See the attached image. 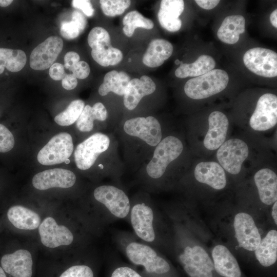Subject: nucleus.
<instances>
[{"label":"nucleus","instance_id":"obj_36","mask_svg":"<svg viewBox=\"0 0 277 277\" xmlns=\"http://www.w3.org/2000/svg\"><path fill=\"white\" fill-rule=\"evenodd\" d=\"M101 7L104 14L108 16H115L123 14L130 5L129 0H101Z\"/></svg>","mask_w":277,"mask_h":277},{"label":"nucleus","instance_id":"obj_49","mask_svg":"<svg viewBox=\"0 0 277 277\" xmlns=\"http://www.w3.org/2000/svg\"><path fill=\"white\" fill-rule=\"evenodd\" d=\"M272 217L274 220L275 224H277V202L276 201L274 203L272 206L271 212Z\"/></svg>","mask_w":277,"mask_h":277},{"label":"nucleus","instance_id":"obj_45","mask_svg":"<svg viewBox=\"0 0 277 277\" xmlns=\"http://www.w3.org/2000/svg\"><path fill=\"white\" fill-rule=\"evenodd\" d=\"M62 85L66 90L73 89L77 85V78L72 74H66L62 79Z\"/></svg>","mask_w":277,"mask_h":277},{"label":"nucleus","instance_id":"obj_14","mask_svg":"<svg viewBox=\"0 0 277 277\" xmlns=\"http://www.w3.org/2000/svg\"><path fill=\"white\" fill-rule=\"evenodd\" d=\"M75 181L76 176L72 171L54 168L36 174L32 179V185L37 189L44 190L54 187L70 188L74 185Z\"/></svg>","mask_w":277,"mask_h":277},{"label":"nucleus","instance_id":"obj_30","mask_svg":"<svg viewBox=\"0 0 277 277\" xmlns=\"http://www.w3.org/2000/svg\"><path fill=\"white\" fill-rule=\"evenodd\" d=\"M107 117L106 108L102 103H96L92 107L87 105L76 121V126L80 131L89 132L92 130L95 120L104 121Z\"/></svg>","mask_w":277,"mask_h":277},{"label":"nucleus","instance_id":"obj_24","mask_svg":"<svg viewBox=\"0 0 277 277\" xmlns=\"http://www.w3.org/2000/svg\"><path fill=\"white\" fill-rule=\"evenodd\" d=\"M173 50L172 45L168 41L154 39L149 43L143 55V63L149 67H159L171 56Z\"/></svg>","mask_w":277,"mask_h":277},{"label":"nucleus","instance_id":"obj_12","mask_svg":"<svg viewBox=\"0 0 277 277\" xmlns=\"http://www.w3.org/2000/svg\"><path fill=\"white\" fill-rule=\"evenodd\" d=\"M63 39L51 36L37 46L31 52L30 66L35 70H44L54 64L63 48Z\"/></svg>","mask_w":277,"mask_h":277},{"label":"nucleus","instance_id":"obj_52","mask_svg":"<svg viewBox=\"0 0 277 277\" xmlns=\"http://www.w3.org/2000/svg\"><path fill=\"white\" fill-rule=\"evenodd\" d=\"M70 160L68 159H67L64 162L66 163V164H69L70 163Z\"/></svg>","mask_w":277,"mask_h":277},{"label":"nucleus","instance_id":"obj_4","mask_svg":"<svg viewBox=\"0 0 277 277\" xmlns=\"http://www.w3.org/2000/svg\"><path fill=\"white\" fill-rule=\"evenodd\" d=\"M73 151L71 135L67 132H61L53 136L39 150L37 159L43 165L61 164L69 159Z\"/></svg>","mask_w":277,"mask_h":277},{"label":"nucleus","instance_id":"obj_29","mask_svg":"<svg viewBox=\"0 0 277 277\" xmlns=\"http://www.w3.org/2000/svg\"><path fill=\"white\" fill-rule=\"evenodd\" d=\"M130 80V76L124 71H110L104 76L103 82L98 88V93L105 96L112 92L118 95H124Z\"/></svg>","mask_w":277,"mask_h":277},{"label":"nucleus","instance_id":"obj_19","mask_svg":"<svg viewBox=\"0 0 277 277\" xmlns=\"http://www.w3.org/2000/svg\"><path fill=\"white\" fill-rule=\"evenodd\" d=\"M155 89L154 82L148 76L131 79L123 95L124 106L129 110L134 109L144 96L152 94Z\"/></svg>","mask_w":277,"mask_h":277},{"label":"nucleus","instance_id":"obj_53","mask_svg":"<svg viewBox=\"0 0 277 277\" xmlns=\"http://www.w3.org/2000/svg\"><path fill=\"white\" fill-rule=\"evenodd\" d=\"M175 63L176 64H179L180 63V62L179 61V60H176L175 61Z\"/></svg>","mask_w":277,"mask_h":277},{"label":"nucleus","instance_id":"obj_23","mask_svg":"<svg viewBox=\"0 0 277 277\" xmlns=\"http://www.w3.org/2000/svg\"><path fill=\"white\" fill-rule=\"evenodd\" d=\"M214 269L224 277H241V271L238 263L225 246H215L212 251Z\"/></svg>","mask_w":277,"mask_h":277},{"label":"nucleus","instance_id":"obj_2","mask_svg":"<svg viewBox=\"0 0 277 277\" xmlns=\"http://www.w3.org/2000/svg\"><path fill=\"white\" fill-rule=\"evenodd\" d=\"M183 150V144L176 137L168 136L161 140L146 166L148 175L153 179L161 177L168 165L181 155Z\"/></svg>","mask_w":277,"mask_h":277},{"label":"nucleus","instance_id":"obj_21","mask_svg":"<svg viewBox=\"0 0 277 277\" xmlns=\"http://www.w3.org/2000/svg\"><path fill=\"white\" fill-rule=\"evenodd\" d=\"M183 0H163L161 2L157 17L161 26L170 32H176L182 26L179 18L184 10Z\"/></svg>","mask_w":277,"mask_h":277},{"label":"nucleus","instance_id":"obj_38","mask_svg":"<svg viewBox=\"0 0 277 277\" xmlns=\"http://www.w3.org/2000/svg\"><path fill=\"white\" fill-rule=\"evenodd\" d=\"M82 32L77 24L74 21L63 22L61 24L60 33L67 39L76 38Z\"/></svg>","mask_w":277,"mask_h":277},{"label":"nucleus","instance_id":"obj_28","mask_svg":"<svg viewBox=\"0 0 277 277\" xmlns=\"http://www.w3.org/2000/svg\"><path fill=\"white\" fill-rule=\"evenodd\" d=\"M180 63L175 71V75L181 78L202 75L213 70L215 66L213 58L208 55H200L193 63L186 64L182 62Z\"/></svg>","mask_w":277,"mask_h":277},{"label":"nucleus","instance_id":"obj_20","mask_svg":"<svg viewBox=\"0 0 277 277\" xmlns=\"http://www.w3.org/2000/svg\"><path fill=\"white\" fill-rule=\"evenodd\" d=\"M196 180L213 189L221 190L226 185L225 172L222 166L215 162H201L194 169Z\"/></svg>","mask_w":277,"mask_h":277},{"label":"nucleus","instance_id":"obj_33","mask_svg":"<svg viewBox=\"0 0 277 277\" xmlns=\"http://www.w3.org/2000/svg\"><path fill=\"white\" fill-rule=\"evenodd\" d=\"M91 56L97 63L103 67L116 65L123 57L121 51L112 46L92 49Z\"/></svg>","mask_w":277,"mask_h":277},{"label":"nucleus","instance_id":"obj_41","mask_svg":"<svg viewBox=\"0 0 277 277\" xmlns=\"http://www.w3.org/2000/svg\"><path fill=\"white\" fill-rule=\"evenodd\" d=\"M72 5L74 8L82 10L87 16H92L94 14V10L90 1L73 0Z\"/></svg>","mask_w":277,"mask_h":277},{"label":"nucleus","instance_id":"obj_3","mask_svg":"<svg viewBox=\"0 0 277 277\" xmlns=\"http://www.w3.org/2000/svg\"><path fill=\"white\" fill-rule=\"evenodd\" d=\"M109 145L110 139L104 133L98 132L90 136L75 148L74 157L77 167L82 170L89 169Z\"/></svg>","mask_w":277,"mask_h":277},{"label":"nucleus","instance_id":"obj_26","mask_svg":"<svg viewBox=\"0 0 277 277\" xmlns=\"http://www.w3.org/2000/svg\"><path fill=\"white\" fill-rule=\"evenodd\" d=\"M245 31V19L241 15L227 16L223 21L217 32L218 38L228 44L236 43L240 35Z\"/></svg>","mask_w":277,"mask_h":277},{"label":"nucleus","instance_id":"obj_25","mask_svg":"<svg viewBox=\"0 0 277 277\" xmlns=\"http://www.w3.org/2000/svg\"><path fill=\"white\" fill-rule=\"evenodd\" d=\"M7 217L16 228L23 230H34L40 225L41 217L35 212L20 205L10 207Z\"/></svg>","mask_w":277,"mask_h":277},{"label":"nucleus","instance_id":"obj_40","mask_svg":"<svg viewBox=\"0 0 277 277\" xmlns=\"http://www.w3.org/2000/svg\"><path fill=\"white\" fill-rule=\"evenodd\" d=\"M72 74L78 79H85L88 76L90 72L89 65L83 61H80L71 70Z\"/></svg>","mask_w":277,"mask_h":277},{"label":"nucleus","instance_id":"obj_43","mask_svg":"<svg viewBox=\"0 0 277 277\" xmlns=\"http://www.w3.org/2000/svg\"><path fill=\"white\" fill-rule=\"evenodd\" d=\"M111 277H142L137 272L128 267H121L114 270Z\"/></svg>","mask_w":277,"mask_h":277},{"label":"nucleus","instance_id":"obj_13","mask_svg":"<svg viewBox=\"0 0 277 277\" xmlns=\"http://www.w3.org/2000/svg\"><path fill=\"white\" fill-rule=\"evenodd\" d=\"M233 226L239 247L254 251L261 238L252 216L245 212L239 213L234 217Z\"/></svg>","mask_w":277,"mask_h":277},{"label":"nucleus","instance_id":"obj_1","mask_svg":"<svg viewBox=\"0 0 277 277\" xmlns=\"http://www.w3.org/2000/svg\"><path fill=\"white\" fill-rule=\"evenodd\" d=\"M228 82L229 76L225 71L213 69L187 81L184 91L187 96L192 99H204L224 90Z\"/></svg>","mask_w":277,"mask_h":277},{"label":"nucleus","instance_id":"obj_8","mask_svg":"<svg viewBox=\"0 0 277 277\" xmlns=\"http://www.w3.org/2000/svg\"><path fill=\"white\" fill-rule=\"evenodd\" d=\"M179 259L184 270L190 277H213V263L202 247H186Z\"/></svg>","mask_w":277,"mask_h":277},{"label":"nucleus","instance_id":"obj_9","mask_svg":"<svg viewBox=\"0 0 277 277\" xmlns=\"http://www.w3.org/2000/svg\"><path fill=\"white\" fill-rule=\"evenodd\" d=\"M123 128L127 134L137 137L151 146H156L162 139L161 125L152 116L128 120L125 122Z\"/></svg>","mask_w":277,"mask_h":277},{"label":"nucleus","instance_id":"obj_18","mask_svg":"<svg viewBox=\"0 0 277 277\" xmlns=\"http://www.w3.org/2000/svg\"><path fill=\"white\" fill-rule=\"evenodd\" d=\"M208 124L209 129L204 139V145L208 150H216L225 142L229 121L223 113L213 111L209 116Z\"/></svg>","mask_w":277,"mask_h":277},{"label":"nucleus","instance_id":"obj_37","mask_svg":"<svg viewBox=\"0 0 277 277\" xmlns=\"http://www.w3.org/2000/svg\"><path fill=\"white\" fill-rule=\"evenodd\" d=\"M14 143L12 133L6 126L0 124V152L9 151L13 148Z\"/></svg>","mask_w":277,"mask_h":277},{"label":"nucleus","instance_id":"obj_46","mask_svg":"<svg viewBox=\"0 0 277 277\" xmlns=\"http://www.w3.org/2000/svg\"><path fill=\"white\" fill-rule=\"evenodd\" d=\"M71 18V20L75 22L79 26L82 32L84 31L87 24L85 16L80 11L74 10L72 13Z\"/></svg>","mask_w":277,"mask_h":277},{"label":"nucleus","instance_id":"obj_10","mask_svg":"<svg viewBox=\"0 0 277 277\" xmlns=\"http://www.w3.org/2000/svg\"><path fill=\"white\" fill-rule=\"evenodd\" d=\"M277 123V97L267 93L258 100L256 108L250 117V127L256 131H266Z\"/></svg>","mask_w":277,"mask_h":277},{"label":"nucleus","instance_id":"obj_39","mask_svg":"<svg viewBox=\"0 0 277 277\" xmlns=\"http://www.w3.org/2000/svg\"><path fill=\"white\" fill-rule=\"evenodd\" d=\"M60 277H93V273L87 266L75 265L69 268Z\"/></svg>","mask_w":277,"mask_h":277},{"label":"nucleus","instance_id":"obj_50","mask_svg":"<svg viewBox=\"0 0 277 277\" xmlns=\"http://www.w3.org/2000/svg\"><path fill=\"white\" fill-rule=\"evenodd\" d=\"M13 1L12 0H0V6L7 7L10 5Z\"/></svg>","mask_w":277,"mask_h":277},{"label":"nucleus","instance_id":"obj_32","mask_svg":"<svg viewBox=\"0 0 277 277\" xmlns=\"http://www.w3.org/2000/svg\"><path fill=\"white\" fill-rule=\"evenodd\" d=\"M123 25V32L128 37H131L137 28L150 30L154 27V23L152 20L144 17L136 10L128 12L124 17Z\"/></svg>","mask_w":277,"mask_h":277},{"label":"nucleus","instance_id":"obj_22","mask_svg":"<svg viewBox=\"0 0 277 277\" xmlns=\"http://www.w3.org/2000/svg\"><path fill=\"white\" fill-rule=\"evenodd\" d=\"M260 199L262 203L270 205L277 200V176L268 168L258 171L254 176Z\"/></svg>","mask_w":277,"mask_h":277},{"label":"nucleus","instance_id":"obj_44","mask_svg":"<svg viewBox=\"0 0 277 277\" xmlns=\"http://www.w3.org/2000/svg\"><path fill=\"white\" fill-rule=\"evenodd\" d=\"M80 57L78 53L74 51L68 52L64 56V67L71 71L80 61Z\"/></svg>","mask_w":277,"mask_h":277},{"label":"nucleus","instance_id":"obj_5","mask_svg":"<svg viewBox=\"0 0 277 277\" xmlns=\"http://www.w3.org/2000/svg\"><path fill=\"white\" fill-rule=\"evenodd\" d=\"M126 252L131 262L143 265L149 273L163 274L170 270L167 262L158 256L156 252L147 245L132 242L127 246Z\"/></svg>","mask_w":277,"mask_h":277},{"label":"nucleus","instance_id":"obj_34","mask_svg":"<svg viewBox=\"0 0 277 277\" xmlns=\"http://www.w3.org/2000/svg\"><path fill=\"white\" fill-rule=\"evenodd\" d=\"M85 107L81 100L72 101L67 108L54 117V121L60 126H70L76 122Z\"/></svg>","mask_w":277,"mask_h":277},{"label":"nucleus","instance_id":"obj_17","mask_svg":"<svg viewBox=\"0 0 277 277\" xmlns=\"http://www.w3.org/2000/svg\"><path fill=\"white\" fill-rule=\"evenodd\" d=\"M32 265L31 254L25 249L5 254L1 259L2 268L13 277H31Z\"/></svg>","mask_w":277,"mask_h":277},{"label":"nucleus","instance_id":"obj_16","mask_svg":"<svg viewBox=\"0 0 277 277\" xmlns=\"http://www.w3.org/2000/svg\"><path fill=\"white\" fill-rule=\"evenodd\" d=\"M153 213L151 208L144 203L134 205L131 212V222L137 235L147 242H152L155 233L152 225Z\"/></svg>","mask_w":277,"mask_h":277},{"label":"nucleus","instance_id":"obj_47","mask_svg":"<svg viewBox=\"0 0 277 277\" xmlns=\"http://www.w3.org/2000/svg\"><path fill=\"white\" fill-rule=\"evenodd\" d=\"M195 2L202 8L210 10L215 7L220 1L217 0H196Z\"/></svg>","mask_w":277,"mask_h":277},{"label":"nucleus","instance_id":"obj_6","mask_svg":"<svg viewBox=\"0 0 277 277\" xmlns=\"http://www.w3.org/2000/svg\"><path fill=\"white\" fill-rule=\"evenodd\" d=\"M249 149L246 143L239 138L225 142L217 150L216 157L222 167L232 174L239 173Z\"/></svg>","mask_w":277,"mask_h":277},{"label":"nucleus","instance_id":"obj_31","mask_svg":"<svg viewBox=\"0 0 277 277\" xmlns=\"http://www.w3.org/2000/svg\"><path fill=\"white\" fill-rule=\"evenodd\" d=\"M26 62V55L23 50L0 48V74L5 68L10 72H18L24 67Z\"/></svg>","mask_w":277,"mask_h":277},{"label":"nucleus","instance_id":"obj_27","mask_svg":"<svg viewBox=\"0 0 277 277\" xmlns=\"http://www.w3.org/2000/svg\"><path fill=\"white\" fill-rule=\"evenodd\" d=\"M254 251L256 259L262 266L268 267L274 264L277 259L276 230H270Z\"/></svg>","mask_w":277,"mask_h":277},{"label":"nucleus","instance_id":"obj_15","mask_svg":"<svg viewBox=\"0 0 277 277\" xmlns=\"http://www.w3.org/2000/svg\"><path fill=\"white\" fill-rule=\"evenodd\" d=\"M38 232L42 243L49 248L69 245L73 240L72 232L64 225H58L54 218L47 217L40 224Z\"/></svg>","mask_w":277,"mask_h":277},{"label":"nucleus","instance_id":"obj_35","mask_svg":"<svg viewBox=\"0 0 277 277\" xmlns=\"http://www.w3.org/2000/svg\"><path fill=\"white\" fill-rule=\"evenodd\" d=\"M88 43L91 49L111 46L109 33L101 27H95L91 30L88 36Z\"/></svg>","mask_w":277,"mask_h":277},{"label":"nucleus","instance_id":"obj_51","mask_svg":"<svg viewBox=\"0 0 277 277\" xmlns=\"http://www.w3.org/2000/svg\"><path fill=\"white\" fill-rule=\"evenodd\" d=\"M0 277H6L4 270L1 267H0Z\"/></svg>","mask_w":277,"mask_h":277},{"label":"nucleus","instance_id":"obj_48","mask_svg":"<svg viewBox=\"0 0 277 277\" xmlns=\"http://www.w3.org/2000/svg\"><path fill=\"white\" fill-rule=\"evenodd\" d=\"M270 21L272 25L275 27L277 28V10L275 9L273 10L270 15Z\"/></svg>","mask_w":277,"mask_h":277},{"label":"nucleus","instance_id":"obj_42","mask_svg":"<svg viewBox=\"0 0 277 277\" xmlns=\"http://www.w3.org/2000/svg\"><path fill=\"white\" fill-rule=\"evenodd\" d=\"M49 73L53 80H62L66 75L64 66L61 63H55L50 67Z\"/></svg>","mask_w":277,"mask_h":277},{"label":"nucleus","instance_id":"obj_7","mask_svg":"<svg viewBox=\"0 0 277 277\" xmlns=\"http://www.w3.org/2000/svg\"><path fill=\"white\" fill-rule=\"evenodd\" d=\"M243 62L256 75L265 77L277 75V54L273 50L262 47L250 49L245 53Z\"/></svg>","mask_w":277,"mask_h":277},{"label":"nucleus","instance_id":"obj_11","mask_svg":"<svg viewBox=\"0 0 277 277\" xmlns=\"http://www.w3.org/2000/svg\"><path fill=\"white\" fill-rule=\"evenodd\" d=\"M96 201L104 204L114 216L124 218L130 210V202L125 193L110 185H103L95 189L93 192Z\"/></svg>","mask_w":277,"mask_h":277}]
</instances>
